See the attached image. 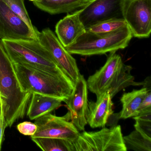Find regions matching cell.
Returning <instances> with one entry per match:
<instances>
[{
  "label": "cell",
  "instance_id": "obj_1",
  "mask_svg": "<svg viewBox=\"0 0 151 151\" xmlns=\"http://www.w3.org/2000/svg\"><path fill=\"white\" fill-rule=\"evenodd\" d=\"M32 94L22 89L14 63L0 40V100L6 128L24 117Z\"/></svg>",
  "mask_w": 151,
  "mask_h": 151
},
{
  "label": "cell",
  "instance_id": "obj_2",
  "mask_svg": "<svg viewBox=\"0 0 151 151\" xmlns=\"http://www.w3.org/2000/svg\"><path fill=\"white\" fill-rule=\"evenodd\" d=\"M132 68L124 63L122 57L116 52H111L105 64L88 78L87 87L97 99L107 92L113 99L119 92L129 86H143L136 82L131 72Z\"/></svg>",
  "mask_w": 151,
  "mask_h": 151
},
{
  "label": "cell",
  "instance_id": "obj_3",
  "mask_svg": "<svg viewBox=\"0 0 151 151\" xmlns=\"http://www.w3.org/2000/svg\"><path fill=\"white\" fill-rule=\"evenodd\" d=\"M1 41L13 63L27 64L65 80L72 81L39 40H1Z\"/></svg>",
  "mask_w": 151,
  "mask_h": 151
},
{
  "label": "cell",
  "instance_id": "obj_4",
  "mask_svg": "<svg viewBox=\"0 0 151 151\" xmlns=\"http://www.w3.org/2000/svg\"><path fill=\"white\" fill-rule=\"evenodd\" d=\"M14 65L20 85L25 91L59 98L63 101L71 95L74 90L75 84L72 81L27 64L14 63Z\"/></svg>",
  "mask_w": 151,
  "mask_h": 151
},
{
  "label": "cell",
  "instance_id": "obj_5",
  "mask_svg": "<svg viewBox=\"0 0 151 151\" xmlns=\"http://www.w3.org/2000/svg\"><path fill=\"white\" fill-rule=\"evenodd\" d=\"M128 26L112 32L95 33L86 30L65 47L71 54L91 56L116 52L126 48L132 37Z\"/></svg>",
  "mask_w": 151,
  "mask_h": 151
},
{
  "label": "cell",
  "instance_id": "obj_6",
  "mask_svg": "<svg viewBox=\"0 0 151 151\" xmlns=\"http://www.w3.org/2000/svg\"><path fill=\"white\" fill-rule=\"evenodd\" d=\"M71 151H126L120 125L95 132L83 131L70 141Z\"/></svg>",
  "mask_w": 151,
  "mask_h": 151
},
{
  "label": "cell",
  "instance_id": "obj_7",
  "mask_svg": "<svg viewBox=\"0 0 151 151\" xmlns=\"http://www.w3.org/2000/svg\"><path fill=\"white\" fill-rule=\"evenodd\" d=\"M129 0H91L79 10V17L85 29L99 23L124 19V10Z\"/></svg>",
  "mask_w": 151,
  "mask_h": 151
},
{
  "label": "cell",
  "instance_id": "obj_8",
  "mask_svg": "<svg viewBox=\"0 0 151 151\" xmlns=\"http://www.w3.org/2000/svg\"><path fill=\"white\" fill-rule=\"evenodd\" d=\"M37 129L31 137H49L75 140L79 131L71 122L69 111L62 116L48 113L35 120Z\"/></svg>",
  "mask_w": 151,
  "mask_h": 151
},
{
  "label": "cell",
  "instance_id": "obj_9",
  "mask_svg": "<svg viewBox=\"0 0 151 151\" xmlns=\"http://www.w3.org/2000/svg\"><path fill=\"white\" fill-rule=\"evenodd\" d=\"M124 19L132 37H149L151 32V0H129L124 8Z\"/></svg>",
  "mask_w": 151,
  "mask_h": 151
},
{
  "label": "cell",
  "instance_id": "obj_10",
  "mask_svg": "<svg viewBox=\"0 0 151 151\" xmlns=\"http://www.w3.org/2000/svg\"><path fill=\"white\" fill-rule=\"evenodd\" d=\"M37 37L39 41L50 52L60 68L75 84L80 74L75 58L50 29L39 32Z\"/></svg>",
  "mask_w": 151,
  "mask_h": 151
},
{
  "label": "cell",
  "instance_id": "obj_11",
  "mask_svg": "<svg viewBox=\"0 0 151 151\" xmlns=\"http://www.w3.org/2000/svg\"><path fill=\"white\" fill-rule=\"evenodd\" d=\"M88 90L86 80L80 74L71 95L63 101L70 113L71 122L79 131H84L87 124Z\"/></svg>",
  "mask_w": 151,
  "mask_h": 151
},
{
  "label": "cell",
  "instance_id": "obj_12",
  "mask_svg": "<svg viewBox=\"0 0 151 151\" xmlns=\"http://www.w3.org/2000/svg\"><path fill=\"white\" fill-rule=\"evenodd\" d=\"M37 40V35L0 0V40Z\"/></svg>",
  "mask_w": 151,
  "mask_h": 151
},
{
  "label": "cell",
  "instance_id": "obj_13",
  "mask_svg": "<svg viewBox=\"0 0 151 151\" xmlns=\"http://www.w3.org/2000/svg\"><path fill=\"white\" fill-rule=\"evenodd\" d=\"M112 99L107 92L97 99L95 102H88L87 124L93 129L104 128L109 118L114 114Z\"/></svg>",
  "mask_w": 151,
  "mask_h": 151
},
{
  "label": "cell",
  "instance_id": "obj_14",
  "mask_svg": "<svg viewBox=\"0 0 151 151\" xmlns=\"http://www.w3.org/2000/svg\"><path fill=\"white\" fill-rule=\"evenodd\" d=\"M57 38L65 47L74 43L86 32V29L79 18V10L67 15L60 20L55 26Z\"/></svg>",
  "mask_w": 151,
  "mask_h": 151
},
{
  "label": "cell",
  "instance_id": "obj_15",
  "mask_svg": "<svg viewBox=\"0 0 151 151\" xmlns=\"http://www.w3.org/2000/svg\"><path fill=\"white\" fill-rule=\"evenodd\" d=\"M62 101L59 98L32 93L26 115L31 120H35L59 108Z\"/></svg>",
  "mask_w": 151,
  "mask_h": 151
},
{
  "label": "cell",
  "instance_id": "obj_16",
  "mask_svg": "<svg viewBox=\"0 0 151 151\" xmlns=\"http://www.w3.org/2000/svg\"><path fill=\"white\" fill-rule=\"evenodd\" d=\"M91 0H37L33 1L39 9L51 14L69 13L83 8Z\"/></svg>",
  "mask_w": 151,
  "mask_h": 151
},
{
  "label": "cell",
  "instance_id": "obj_17",
  "mask_svg": "<svg viewBox=\"0 0 151 151\" xmlns=\"http://www.w3.org/2000/svg\"><path fill=\"white\" fill-rule=\"evenodd\" d=\"M148 90L151 89L143 87L139 90L124 93L120 99L122 108L117 114V118L126 119L137 115L140 104Z\"/></svg>",
  "mask_w": 151,
  "mask_h": 151
},
{
  "label": "cell",
  "instance_id": "obj_18",
  "mask_svg": "<svg viewBox=\"0 0 151 151\" xmlns=\"http://www.w3.org/2000/svg\"><path fill=\"white\" fill-rule=\"evenodd\" d=\"M32 140L44 151H71L70 141L49 137H32Z\"/></svg>",
  "mask_w": 151,
  "mask_h": 151
},
{
  "label": "cell",
  "instance_id": "obj_19",
  "mask_svg": "<svg viewBox=\"0 0 151 151\" xmlns=\"http://www.w3.org/2000/svg\"><path fill=\"white\" fill-rule=\"evenodd\" d=\"M123 139L127 150L151 151V140L145 138L136 130Z\"/></svg>",
  "mask_w": 151,
  "mask_h": 151
},
{
  "label": "cell",
  "instance_id": "obj_20",
  "mask_svg": "<svg viewBox=\"0 0 151 151\" xmlns=\"http://www.w3.org/2000/svg\"><path fill=\"white\" fill-rule=\"evenodd\" d=\"M15 14L20 17L31 29L37 35L38 31L32 23L29 14L26 10L24 0H2Z\"/></svg>",
  "mask_w": 151,
  "mask_h": 151
},
{
  "label": "cell",
  "instance_id": "obj_21",
  "mask_svg": "<svg viewBox=\"0 0 151 151\" xmlns=\"http://www.w3.org/2000/svg\"><path fill=\"white\" fill-rule=\"evenodd\" d=\"M133 117L135 121V130L151 140V110L145 111Z\"/></svg>",
  "mask_w": 151,
  "mask_h": 151
},
{
  "label": "cell",
  "instance_id": "obj_22",
  "mask_svg": "<svg viewBox=\"0 0 151 151\" xmlns=\"http://www.w3.org/2000/svg\"><path fill=\"white\" fill-rule=\"evenodd\" d=\"M127 25L124 19H115L99 23L86 29L95 33H105L117 30Z\"/></svg>",
  "mask_w": 151,
  "mask_h": 151
},
{
  "label": "cell",
  "instance_id": "obj_23",
  "mask_svg": "<svg viewBox=\"0 0 151 151\" xmlns=\"http://www.w3.org/2000/svg\"><path fill=\"white\" fill-rule=\"evenodd\" d=\"M17 129L21 134L31 137L35 134L37 127L35 123L25 121L17 124Z\"/></svg>",
  "mask_w": 151,
  "mask_h": 151
},
{
  "label": "cell",
  "instance_id": "obj_24",
  "mask_svg": "<svg viewBox=\"0 0 151 151\" xmlns=\"http://www.w3.org/2000/svg\"><path fill=\"white\" fill-rule=\"evenodd\" d=\"M151 110V89L148 90L143 99L139 109L138 114L146 111Z\"/></svg>",
  "mask_w": 151,
  "mask_h": 151
},
{
  "label": "cell",
  "instance_id": "obj_25",
  "mask_svg": "<svg viewBox=\"0 0 151 151\" xmlns=\"http://www.w3.org/2000/svg\"><path fill=\"white\" fill-rule=\"evenodd\" d=\"M6 128V126L5 118L1 107L0 113V151L1 150L2 144L4 141V133Z\"/></svg>",
  "mask_w": 151,
  "mask_h": 151
},
{
  "label": "cell",
  "instance_id": "obj_26",
  "mask_svg": "<svg viewBox=\"0 0 151 151\" xmlns=\"http://www.w3.org/2000/svg\"><path fill=\"white\" fill-rule=\"evenodd\" d=\"M1 100H0V109H1Z\"/></svg>",
  "mask_w": 151,
  "mask_h": 151
},
{
  "label": "cell",
  "instance_id": "obj_27",
  "mask_svg": "<svg viewBox=\"0 0 151 151\" xmlns=\"http://www.w3.org/2000/svg\"><path fill=\"white\" fill-rule=\"evenodd\" d=\"M0 113H1V109H0Z\"/></svg>",
  "mask_w": 151,
  "mask_h": 151
}]
</instances>
